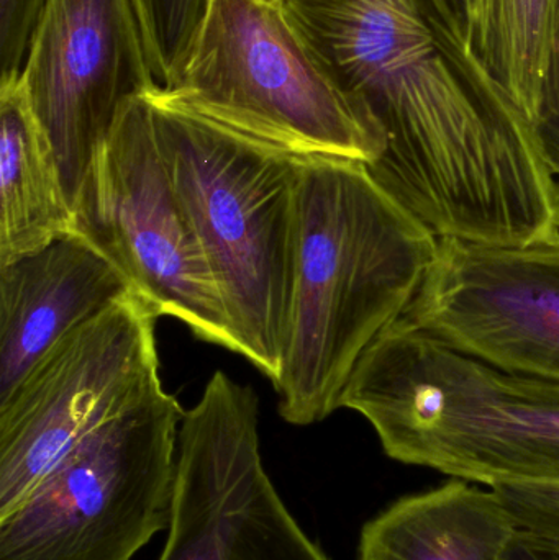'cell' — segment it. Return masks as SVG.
I'll list each match as a JSON object with an SVG mask.
<instances>
[{
    "label": "cell",
    "instance_id": "1",
    "mask_svg": "<svg viewBox=\"0 0 559 560\" xmlns=\"http://www.w3.org/2000/svg\"><path fill=\"white\" fill-rule=\"evenodd\" d=\"M386 137L374 179L439 238L559 240V183L446 0H279Z\"/></svg>",
    "mask_w": 559,
    "mask_h": 560
},
{
    "label": "cell",
    "instance_id": "2",
    "mask_svg": "<svg viewBox=\"0 0 559 560\" xmlns=\"http://www.w3.org/2000/svg\"><path fill=\"white\" fill-rule=\"evenodd\" d=\"M439 236L366 164L302 158L288 341L275 382L279 413L308 427L341 408L368 349L403 318Z\"/></svg>",
    "mask_w": 559,
    "mask_h": 560
},
{
    "label": "cell",
    "instance_id": "3",
    "mask_svg": "<svg viewBox=\"0 0 559 560\" xmlns=\"http://www.w3.org/2000/svg\"><path fill=\"white\" fill-rule=\"evenodd\" d=\"M341 408L406 466L486 487H559L558 382L489 368L403 319L361 358Z\"/></svg>",
    "mask_w": 559,
    "mask_h": 560
},
{
    "label": "cell",
    "instance_id": "4",
    "mask_svg": "<svg viewBox=\"0 0 559 560\" xmlns=\"http://www.w3.org/2000/svg\"><path fill=\"white\" fill-rule=\"evenodd\" d=\"M150 97L161 153L225 305L236 354L275 384L288 341L302 158Z\"/></svg>",
    "mask_w": 559,
    "mask_h": 560
},
{
    "label": "cell",
    "instance_id": "5",
    "mask_svg": "<svg viewBox=\"0 0 559 560\" xmlns=\"http://www.w3.org/2000/svg\"><path fill=\"white\" fill-rule=\"evenodd\" d=\"M164 102L299 158L373 166L386 137L315 58L279 2L213 0L183 81Z\"/></svg>",
    "mask_w": 559,
    "mask_h": 560
},
{
    "label": "cell",
    "instance_id": "6",
    "mask_svg": "<svg viewBox=\"0 0 559 560\" xmlns=\"http://www.w3.org/2000/svg\"><path fill=\"white\" fill-rule=\"evenodd\" d=\"M186 410L163 387L69 450L0 516V560H131L167 532Z\"/></svg>",
    "mask_w": 559,
    "mask_h": 560
},
{
    "label": "cell",
    "instance_id": "7",
    "mask_svg": "<svg viewBox=\"0 0 559 560\" xmlns=\"http://www.w3.org/2000/svg\"><path fill=\"white\" fill-rule=\"evenodd\" d=\"M148 95L128 102L98 154L74 207L75 232L158 315L236 352L222 296L161 153Z\"/></svg>",
    "mask_w": 559,
    "mask_h": 560
},
{
    "label": "cell",
    "instance_id": "8",
    "mask_svg": "<svg viewBox=\"0 0 559 560\" xmlns=\"http://www.w3.org/2000/svg\"><path fill=\"white\" fill-rule=\"evenodd\" d=\"M158 318L133 290L49 349L0 404V516L79 441L163 387Z\"/></svg>",
    "mask_w": 559,
    "mask_h": 560
},
{
    "label": "cell",
    "instance_id": "9",
    "mask_svg": "<svg viewBox=\"0 0 559 560\" xmlns=\"http://www.w3.org/2000/svg\"><path fill=\"white\" fill-rule=\"evenodd\" d=\"M255 388L217 371L184 413L176 502L158 560H330L263 464Z\"/></svg>",
    "mask_w": 559,
    "mask_h": 560
},
{
    "label": "cell",
    "instance_id": "10",
    "mask_svg": "<svg viewBox=\"0 0 559 560\" xmlns=\"http://www.w3.org/2000/svg\"><path fill=\"white\" fill-rule=\"evenodd\" d=\"M75 203L128 102L158 91L131 0H46L22 71Z\"/></svg>",
    "mask_w": 559,
    "mask_h": 560
},
{
    "label": "cell",
    "instance_id": "11",
    "mask_svg": "<svg viewBox=\"0 0 559 560\" xmlns=\"http://www.w3.org/2000/svg\"><path fill=\"white\" fill-rule=\"evenodd\" d=\"M400 319L489 368L559 384V240L499 246L439 238Z\"/></svg>",
    "mask_w": 559,
    "mask_h": 560
},
{
    "label": "cell",
    "instance_id": "12",
    "mask_svg": "<svg viewBox=\"0 0 559 560\" xmlns=\"http://www.w3.org/2000/svg\"><path fill=\"white\" fill-rule=\"evenodd\" d=\"M133 290L78 232L0 268V404L49 349Z\"/></svg>",
    "mask_w": 559,
    "mask_h": 560
},
{
    "label": "cell",
    "instance_id": "13",
    "mask_svg": "<svg viewBox=\"0 0 559 560\" xmlns=\"http://www.w3.org/2000/svg\"><path fill=\"white\" fill-rule=\"evenodd\" d=\"M517 529L494 489L452 479L370 520L358 560H509Z\"/></svg>",
    "mask_w": 559,
    "mask_h": 560
},
{
    "label": "cell",
    "instance_id": "14",
    "mask_svg": "<svg viewBox=\"0 0 559 560\" xmlns=\"http://www.w3.org/2000/svg\"><path fill=\"white\" fill-rule=\"evenodd\" d=\"M74 232L58 160L22 74L0 79V268Z\"/></svg>",
    "mask_w": 559,
    "mask_h": 560
},
{
    "label": "cell",
    "instance_id": "15",
    "mask_svg": "<svg viewBox=\"0 0 559 560\" xmlns=\"http://www.w3.org/2000/svg\"><path fill=\"white\" fill-rule=\"evenodd\" d=\"M479 65L532 127L551 0H446Z\"/></svg>",
    "mask_w": 559,
    "mask_h": 560
},
{
    "label": "cell",
    "instance_id": "16",
    "mask_svg": "<svg viewBox=\"0 0 559 560\" xmlns=\"http://www.w3.org/2000/svg\"><path fill=\"white\" fill-rule=\"evenodd\" d=\"M131 2L154 81L161 91H173L186 74L213 0Z\"/></svg>",
    "mask_w": 559,
    "mask_h": 560
},
{
    "label": "cell",
    "instance_id": "17",
    "mask_svg": "<svg viewBox=\"0 0 559 560\" xmlns=\"http://www.w3.org/2000/svg\"><path fill=\"white\" fill-rule=\"evenodd\" d=\"M532 130L545 161L559 177V0H551L544 78Z\"/></svg>",
    "mask_w": 559,
    "mask_h": 560
},
{
    "label": "cell",
    "instance_id": "18",
    "mask_svg": "<svg viewBox=\"0 0 559 560\" xmlns=\"http://www.w3.org/2000/svg\"><path fill=\"white\" fill-rule=\"evenodd\" d=\"M46 0H0L2 79L22 74Z\"/></svg>",
    "mask_w": 559,
    "mask_h": 560
},
{
    "label": "cell",
    "instance_id": "19",
    "mask_svg": "<svg viewBox=\"0 0 559 560\" xmlns=\"http://www.w3.org/2000/svg\"><path fill=\"white\" fill-rule=\"evenodd\" d=\"M522 532L559 539V487H491Z\"/></svg>",
    "mask_w": 559,
    "mask_h": 560
},
{
    "label": "cell",
    "instance_id": "20",
    "mask_svg": "<svg viewBox=\"0 0 559 560\" xmlns=\"http://www.w3.org/2000/svg\"><path fill=\"white\" fill-rule=\"evenodd\" d=\"M508 559L559 560V539L517 529L509 548Z\"/></svg>",
    "mask_w": 559,
    "mask_h": 560
},
{
    "label": "cell",
    "instance_id": "21",
    "mask_svg": "<svg viewBox=\"0 0 559 560\" xmlns=\"http://www.w3.org/2000/svg\"><path fill=\"white\" fill-rule=\"evenodd\" d=\"M266 2H279V0H266Z\"/></svg>",
    "mask_w": 559,
    "mask_h": 560
}]
</instances>
